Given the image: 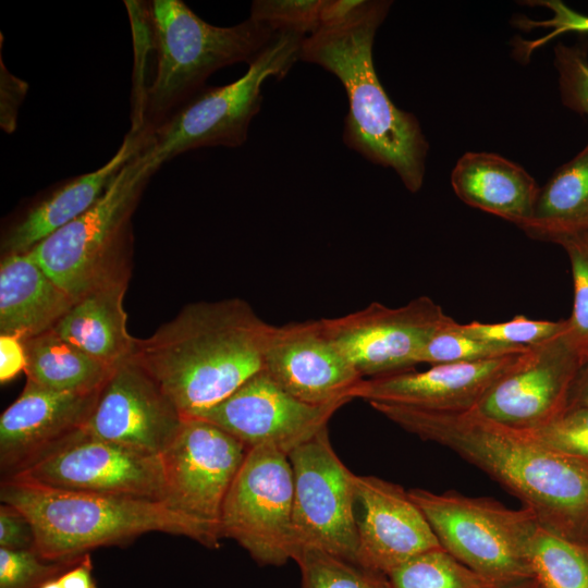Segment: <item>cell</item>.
<instances>
[{
	"mask_svg": "<svg viewBox=\"0 0 588 588\" xmlns=\"http://www.w3.org/2000/svg\"><path fill=\"white\" fill-rule=\"evenodd\" d=\"M567 327V319L536 320L523 315L504 322L471 321L456 324L457 330L465 335L516 347H530L546 342L564 332Z\"/></svg>",
	"mask_w": 588,
	"mask_h": 588,
	"instance_id": "obj_31",
	"label": "cell"
},
{
	"mask_svg": "<svg viewBox=\"0 0 588 588\" xmlns=\"http://www.w3.org/2000/svg\"><path fill=\"white\" fill-rule=\"evenodd\" d=\"M99 392H61L27 381L0 417L1 480L40 461L79 431Z\"/></svg>",
	"mask_w": 588,
	"mask_h": 588,
	"instance_id": "obj_19",
	"label": "cell"
},
{
	"mask_svg": "<svg viewBox=\"0 0 588 588\" xmlns=\"http://www.w3.org/2000/svg\"><path fill=\"white\" fill-rule=\"evenodd\" d=\"M305 36L281 32L248 64L245 74L223 86H206L144 138L138 158L151 173L186 151L240 147L262 102L269 77L283 78L299 60Z\"/></svg>",
	"mask_w": 588,
	"mask_h": 588,
	"instance_id": "obj_6",
	"label": "cell"
},
{
	"mask_svg": "<svg viewBox=\"0 0 588 588\" xmlns=\"http://www.w3.org/2000/svg\"><path fill=\"white\" fill-rule=\"evenodd\" d=\"M358 563L388 575L426 551L441 548L421 510L401 486L355 475Z\"/></svg>",
	"mask_w": 588,
	"mask_h": 588,
	"instance_id": "obj_18",
	"label": "cell"
},
{
	"mask_svg": "<svg viewBox=\"0 0 588 588\" xmlns=\"http://www.w3.org/2000/svg\"><path fill=\"white\" fill-rule=\"evenodd\" d=\"M3 480L166 502L160 455L97 439L83 428L40 461Z\"/></svg>",
	"mask_w": 588,
	"mask_h": 588,
	"instance_id": "obj_11",
	"label": "cell"
},
{
	"mask_svg": "<svg viewBox=\"0 0 588 588\" xmlns=\"http://www.w3.org/2000/svg\"><path fill=\"white\" fill-rule=\"evenodd\" d=\"M27 381L61 392H99L114 368L49 330L23 340Z\"/></svg>",
	"mask_w": 588,
	"mask_h": 588,
	"instance_id": "obj_26",
	"label": "cell"
},
{
	"mask_svg": "<svg viewBox=\"0 0 588 588\" xmlns=\"http://www.w3.org/2000/svg\"><path fill=\"white\" fill-rule=\"evenodd\" d=\"M143 144L138 133L128 131L115 154L100 168L63 180L35 198L3 230L2 256L30 250L86 212Z\"/></svg>",
	"mask_w": 588,
	"mask_h": 588,
	"instance_id": "obj_21",
	"label": "cell"
},
{
	"mask_svg": "<svg viewBox=\"0 0 588 588\" xmlns=\"http://www.w3.org/2000/svg\"><path fill=\"white\" fill-rule=\"evenodd\" d=\"M554 66L563 105L588 117V41L558 44L554 48Z\"/></svg>",
	"mask_w": 588,
	"mask_h": 588,
	"instance_id": "obj_35",
	"label": "cell"
},
{
	"mask_svg": "<svg viewBox=\"0 0 588 588\" xmlns=\"http://www.w3.org/2000/svg\"><path fill=\"white\" fill-rule=\"evenodd\" d=\"M425 441L445 446L516 497L539 525L588 548V462L474 411L446 413L369 403Z\"/></svg>",
	"mask_w": 588,
	"mask_h": 588,
	"instance_id": "obj_1",
	"label": "cell"
},
{
	"mask_svg": "<svg viewBox=\"0 0 588 588\" xmlns=\"http://www.w3.org/2000/svg\"><path fill=\"white\" fill-rule=\"evenodd\" d=\"M451 319L433 299L419 296L400 307L372 302L321 321L362 379H368L413 370L430 338Z\"/></svg>",
	"mask_w": 588,
	"mask_h": 588,
	"instance_id": "obj_13",
	"label": "cell"
},
{
	"mask_svg": "<svg viewBox=\"0 0 588 588\" xmlns=\"http://www.w3.org/2000/svg\"><path fill=\"white\" fill-rule=\"evenodd\" d=\"M293 473L273 446L249 449L225 497L221 538H231L261 565L280 566L296 555Z\"/></svg>",
	"mask_w": 588,
	"mask_h": 588,
	"instance_id": "obj_9",
	"label": "cell"
},
{
	"mask_svg": "<svg viewBox=\"0 0 588 588\" xmlns=\"http://www.w3.org/2000/svg\"><path fill=\"white\" fill-rule=\"evenodd\" d=\"M509 588H544L537 579L530 578L513 585Z\"/></svg>",
	"mask_w": 588,
	"mask_h": 588,
	"instance_id": "obj_44",
	"label": "cell"
},
{
	"mask_svg": "<svg viewBox=\"0 0 588 588\" xmlns=\"http://www.w3.org/2000/svg\"><path fill=\"white\" fill-rule=\"evenodd\" d=\"M391 3L364 0L346 20L318 28L303 40L299 60L320 65L342 83L348 99L345 145L393 169L404 186L416 193L425 177L428 143L416 117L389 98L372 58L375 35Z\"/></svg>",
	"mask_w": 588,
	"mask_h": 588,
	"instance_id": "obj_3",
	"label": "cell"
},
{
	"mask_svg": "<svg viewBox=\"0 0 588 588\" xmlns=\"http://www.w3.org/2000/svg\"><path fill=\"white\" fill-rule=\"evenodd\" d=\"M0 126L11 134L15 131L17 112L25 98L28 84L10 73L0 58Z\"/></svg>",
	"mask_w": 588,
	"mask_h": 588,
	"instance_id": "obj_39",
	"label": "cell"
},
{
	"mask_svg": "<svg viewBox=\"0 0 588 588\" xmlns=\"http://www.w3.org/2000/svg\"><path fill=\"white\" fill-rule=\"evenodd\" d=\"M344 404L304 403L260 370L224 401L189 417L217 425L248 450L273 446L289 455L327 427L332 415Z\"/></svg>",
	"mask_w": 588,
	"mask_h": 588,
	"instance_id": "obj_15",
	"label": "cell"
},
{
	"mask_svg": "<svg viewBox=\"0 0 588 588\" xmlns=\"http://www.w3.org/2000/svg\"><path fill=\"white\" fill-rule=\"evenodd\" d=\"M41 588H61V586L57 578L46 583Z\"/></svg>",
	"mask_w": 588,
	"mask_h": 588,
	"instance_id": "obj_45",
	"label": "cell"
},
{
	"mask_svg": "<svg viewBox=\"0 0 588 588\" xmlns=\"http://www.w3.org/2000/svg\"><path fill=\"white\" fill-rule=\"evenodd\" d=\"M588 407V360L579 368L572 384L567 407Z\"/></svg>",
	"mask_w": 588,
	"mask_h": 588,
	"instance_id": "obj_43",
	"label": "cell"
},
{
	"mask_svg": "<svg viewBox=\"0 0 588 588\" xmlns=\"http://www.w3.org/2000/svg\"><path fill=\"white\" fill-rule=\"evenodd\" d=\"M528 432L554 450L588 462V407L565 409L551 422Z\"/></svg>",
	"mask_w": 588,
	"mask_h": 588,
	"instance_id": "obj_36",
	"label": "cell"
},
{
	"mask_svg": "<svg viewBox=\"0 0 588 588\" xmlns=\"http://www.w3.org/2000/svg\"><path fill=\"white\" fill-rule=\"evenodd\" d=\"M322 0H257L249 17L274 33L290 32L307 37L320 27Z\"/></svg>",
	"mask_w": 588,
	"mask_h": 588,
	"instance_id": "obj_34",
	"label": "cell"
},
{
	"mask_svg": "<svg viewBox=\"0 0 588 588\" xmlns=\"http://www.w3.org/2000/svg\"><path fill=\"white\" fill-rule=\"evenodd\" d=\"M567 254L573 279V307L567 318L568 333L584 363L588 360V233L560 238Z\"/></svg>",
	"mask_w": 588,
	"mask_h": 588,
	"instance_id": "obj_32",
	"label": "cell"
},
{
	"mask_svg": "<svg viewBox=\"0 0 588 588\" xmlns=\"http://www.w3.org/2000/svg\"><path fill=\"white\" fill-rule=\"evenodd\" d=\"M154 65L135 95L131 131L149 135L219 69L250 63L277 33L250 17L229 27L201 20L181 0L138 2Z\"/></svg>",
	"mask_w": 588,
	"mask_h": 588,
	"instance_id": "obj_4",
	"label": "cell"
},
{
	"mask_svg": "<svg viewBox=\"0 0 588 588\" xmlns=\"http://www.w3.org/2000/svg\"><path fill=\"white\" fill-rule=\"evenodd\" d=\"M387 577L390 588H493L443 548L414 556Z\"/></svg>",
	"mask_w": 588,
	"mask_h": 588,
	"instance_id": "obj_28",
	"label": "cell"
},
{
	"mask_svg": "<svg viewBox=\"0 0 588 588\" xmlns=\"http://www.w3.org/2000/svg\"><path fill=\"white\" fill-rule=\"evenodd\" d=\"M35 535L26 516L16 507L0 505V548L9 550H34Z\"/></svg>",
	"mask_w": 588,
	"mask_h": 588,
	"instance_id": "obj_38",
	"label": "cell"
},
{
	"mask_svg": "<svg viewBox=\"0 0 588 588\" xmlns=\"http://www.w3.org/2000/svg\"><path fill=\"white\" fill-rule=\"evenodd\" d=\"M182 421L157 382L128 358L113 369L83 429L97 439L160 455Z\"/></svg>",
	"mask_w": 588,
	"mask_h": 588,
	"instance_id": "obj_16",
	"label": "cell"
},
{
	"mask_svg": "<svg viewBox=\"0 0 588 588\" xmlns=\"http://www.w3.org/2000/svg\"><path fill=\"white\" fill-rule=\"evenodd\" d=\"M91 569V559L89 553H86L76 565L58 578L61 588H96Z\"/></svg>",
	"mask_w": 588,
	"mask_h": 588,
	"instance_id": "obj_42",
	"label": "cell"
},
{
	"mask_svg": "<svg viewBox=\"0 0 588 588\" xmlns=\"http://www.w3.org/2000/svg\"><path fill=\"white\" fill-rule=\"evenodd\" d=\"M248 449L217 425L183 417L180 429L160 454L166 504L216 531L229 489Z\"/></svg>",
	"mask_w": 588,
	"mask_h": 588,
	"instance_id": "obj_12",
	"label": "cell"
},
{
	"mask_svg": "<svg viewBox=\"0 0 588 588\" xmlns=\"http://www.w3.org/2000/svg\"><path fill=\"white\" fill-rule=\"evenodd\" d=\"M0 500L29 520L34 551L45 561L81 558L103 546L126 543L147 532L191 538L208 548L220 536L162 502L52 489L1 480Z\"/></svg>",
	"mask_w": 588,
	"mask_h": 588,
	"instance_id": "obj_5",
	"label": "cell"
},
{
	"mask_svg": "<svg viewBox=\"0 0 588 588\" xmlns=\"http://www.w3.org/2000/svg\"><path fill=\"white\" fill-rule=\"evenodd\" d=\"M456 324L452 318L430 338L420 364L473 363L523 353L528 348L477 340L460 332Z\"/></svg>",
	"mask_w": 588,
	"mask_h": 588,
	"instance_id": "obj_30",
	"label": "cell"
},
{
	"mask_svg": "<svg viewBox=\"0 0 588 588\" xmlns=\"http://www.w3.org/2000/svg\"><path fill=\"white\" fill-rule=\"evenodd\" d=\"M271 324L244 299L186 305L147 339L131 358L183 417L224 401L264 368Z\"/></svg>",
	"mask_w": 588,
	"mask_h": 588,
	"instance_id": "obj_2",
	"label": "cell"
},
{
	"mask_svg": "<svg viewBox=\"0 0 588 588\" xmlns=\"http://www.w3.org/2000/svg\"><path fill=\"white\" fill-rule=\"evenodd\" d=\"M287 456L293 473L296 554L303 548H315L358 563L355 474L332 448L328 426Z\"/></svg>",
	"mask_w": 588,
	"mask_h": 588,
	"instance_id": "obj_10",
	"label": "cell"
},
{
	"mask_svg": "<svg viewBox=\"0 0 588 588\" xmlns=\"http://www.w3.org/2000/svg\"><path fill=\"white\" fill-rule=\"evenodd\" d=\"M523 231L553 243L588 233V142L540 187L532 218Z\"/></svg>",
	"mask_w": 588,
	"mask_h": 588,
	"instance_id": "obj_25",
	"label": "cell"
},
{
	"mask_svg": "<svg viewBox=\"0 0 588 588\" xmlns=\"http://www.w3.org/2000/svg\"><path fill=\"white\" fill-rule=\"evenodd\" d=\"M363 2L364 0H322L320 27L341 23L356 12Z\"/></svg>",
	"mask_w": 588,
	"mask_h": 588,
	"instance_id": "obj_41",
	"label": "cell"
},
{
	"mask_svg": "<svg viewBox=\"0 0 588 588\" xmlns=\"http://www.w3.org/2000/svg\"><path fill=\"white\" fill-rule=\"evenodd\" d=\"M128 279L121 275L88 291L51 331L110 368L131 358L136 339L127 331L123 308Z\"/></svg>",
	"mask_w": 588,
	"mask_h": 588,
	"instance_id": "obj_24",
	"label": "cell"
},
{
	"mask_svg": "<svg viewBox=\"0 0 588 588\" xmlns=\"http://www.w3.org/2000/svg\"><path fill=\"white\" fill-rule=\"evenodd\" d=\"M138 152L95 205L28 250L74 302L107 281L131 275L132 217L154 175Z\"/></svg>",
	"mask_w": 588,
	"mask_h": 588,
	"instance_id": "obj_7",
	"label": "cell"
},
{
	"mask_svg": "<svg viewBox=\"0 0 588 588\" xmlns=\"http://www.w3.org/2000/svg\"><path fill=\"white\" fill-rule=\"evenodd\" d=\"M441 548L485 578L493 588H509L534 578L528 552L538 529L527 507L509 509L487 497L454 491L408 490Z\"/></svg>",
	"mask_w": 588,
	"mask_h": 588,
	"instance_id": "obj_8",
	"label": "cell"
},
{
	"mask_svg": "<svg viewBox=\"0 0 588 588\" xmlns=\"http://www.w3.org/2000/svg\"><path fill=\"white\" fill-rule=\"evenodd\" d=\"M26 368V352L23 339L0 334V381L5 383Z\"/></svg>",
	"mask_w": 588,
	"mask_h": 588,
	"instance_id": "obj_40",
	"label": "cell"
},
{
	"mask_svg": "<svg viewBox=\"0 0 588 588\" xmlns=\"http://www.w3.org/2000/svg\"><path fill=\"white\" fill-rule=\"evenodd\" d=\"M73 304L29 252L2 256L0 334L25 340L47 332Z\"/></svg>",
	"mask_w": 588,
	"mask_h": 588,
	"instance_id": "obj_23",
	"label": "cell"
},
{
	"mask_svg": "<svg viewBox=\"0 0 588 588\" xmlns=\"http://www.w3.org/2000/svg\"><path fill=\"white\" fill-rule=\"evenodd\" d=\"M262 370L289 394L311 405L347 403L362 380L321 319L271 326Z\"/></svg>",
	"mask_w": 588,
	"mask_h": 588,
	"instance_id": "obj_17",
	"label": "cell"
},
{
	"mask_svg": "<svg viewBox=\"0 0 588 588\" xmlns=\"http://www.w3.org/2000/svg\"><path fill=\"white\" fill-rule=\"evenodd\" d=\"M529 564L544 588H588V548L541 526L528 552Z\"/></svg>",
	"mask_w": 588,
	"mask_h": 588,
	"instance_id": "obj_27",
	"label": "cell"
},
{
	"mask_svg": "<svg viewBox=\"0 0 588 588\" xmlns=\"http://www.w3.org/2000/svg\"><path fill=\"white\" fill-rule=\"evenodd\" d=\"M520 354L473 363L431 365L424 371L407 370L362 379L350 397L431 412H468L514 366Z\"/></svg>",
	"mask_w": 588,
	"mask_h": 588,
	"instance_id": "obj_20",
	"label": "cell"
},
{
	"mask_svg": "<svg viewBox=\"0 0 588 588\" xmlns=\"http://www.w3.org/2000/svg\"><path fill=\"white\" fill-rule=\"evenodd\" d=\"M531 3H537L538 5L546 7L552 12V16L546 21H530L525 17H519L515 23L524 29H531L535 27H547L552 28L551 33L542 38H538L534 41H520L525 44V47H517L519 50V57L528 58L530 53L541 45L546 44L548 40L554 38L555 36L568 33L576 32L581 34H588V15L579 13L560 0H544L536 1Z\"/></svg>",
	"mask_w": 588,
	"mask_h": 588,
	"instance_id": "obj_37",
	"label": "cell"
},
{
	"mask_svg": "<svg viewBox=\"0 0 588 588\" xmlns=\"http://www.w3.org/2000/svg\"><path fill=\"white\" fill-rule=\"evenodd\" d=\"M456 196L466 205L524 230L532 218L540 187L520 166L497 154L466 152L451 173Z\"/></svg>",
	"mask_w": 588,
	"mask_h": 588,
	"instance_id": "obj_22",
	"label": "cell"
},
{
	"mask_svg": "<svg viewBox=\"0 0 588 588\" xmlns=\"http://www.w3.org/2000/svg\"><path fill=\"white\" fill-rule=\"evenodd\" d=\"M583 364L567 327L561 334L522 353L471 411L518 430L539 429L566 409Z\"/></svg>",
	"mask_w": 588,
	"mask_h": 588,
	"instance_id": "obj_14",
	"label": "cell"
},
{
	"mask_svg": "<svg viewBox=\"0 0 588 588\" xmlns=\"http://www.w3.org/2000/svg\"><path fill=\"white\" fill-rule=\"evenodd\" d=\"M84 555L51 562L42 560L34 550L0 548V588H41L76 565Z\"/></svg>",
	"mask_w": 588,
	"mask_h": 588,
	"instance_id": "obj_33",
	"label": "cell"
},
{
	"mask_svg": "<svg viewBox=\"0 0 588 588\" xmlns=\"http://www.w3.org/2000/svg\"><path fill=\"white\" fill-rule=\"evenodd\" d=\"M294 561L301 588H390L387 575L320 549L303 548Z\"/></svg>",
	"mask_w": 588,
	"mask_h": 588,
	"instance_id": "obj_29",
	"label": "cell"
}]
</instances>
